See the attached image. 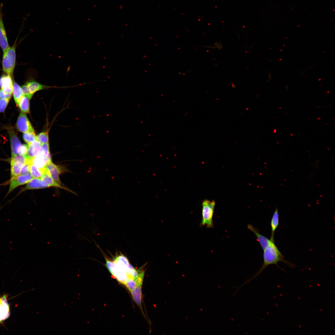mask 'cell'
Instances as JSON below:
<instances>
[{
	"label": "cell",
	"mask_w": 335,
	"mask_h": 335,
	"mask_svg": "<svg viewBox=\"0 0 335 335\" xmlns=\"http://www.w3.org/2000/svg\"><path fill=\"white\" fill-rule=\"evenodd\" d=\"M270 239V241L269 244L263 250V262L261 267L252 277L247 279L239 287V288L259 276L263 270L270 265H275L284 271V270L279 267L278 265V263L279 261L284 262L292 268L295 266L294 265L284 259L283 255L276 245L274 239Z\"/></svg>",
	"instance_id": "1"
},
{
	"label": "cell",
	"mask_w": 335,
	"mask_h": 335,
	"mask_svg": "<svg viewBox=\"0 0 335 335\" xmlns=\"http://www.w3.org/2000/svg\"><path fill=\"white\" fill-rule=\"evenodd\" d=\"M215 205V202L214 200L210 201L205 199L203 201L200 226H206L208 228L213 227V217Z\"/></svg>",
	"instance_id": "2"
},
{
	"label": "cell",
	"mask_w": 335,
	"mask_h": 335,
	"mask_svg": "<svg viewBox=\"0 0 335 335\" xmlns=\"http://www.w3.org/2000/svg\"><path fill=\"white\" fill-rule=\"evenodd\" d=\"M16 54L15 45L9 47L3 52L2 66L3 71L11 76L15 65Z\"/></svg>",
	"instance_id": "3"
},
{
	"label": "cell",
	"mask_w": 335,
	"mask_h": 335,
	"mask_svg": "<svg viewBox=\"0 0 335 335\" xmlns=\"http://www.w3.org/2000/svg\"><path fill=\"white\" fill-rule=\"evenodd\" d=\"M8 295L4 294L0 297V324H3L4 321L10 315V305L7 298Z\"/></svg>",
	"instance_id": "4"
},
{
	"label": "cell",
	"mask_w": 335,
	"mask_h": 335,
	"mask_svg": "<svg viewBox=\"0 0 335 335\" xmlns=\"http://www.w3.org/2000/svg\"><path fill=\"white\" fill-rule=\"evenodd\" d=\"M16 126L18 130L23 133L34 132V130L25 113L21 112L19 116Z\"/></svg>",
	"instance_id": "5"
},
{
	"label": "cell",
	"mask_w": 335,
	"mask_h": 335,
	"mask_svg": "<svg viewBox=\"0 0 335 335\" xmlns=\"http://www.w3.org/2000/svg\"><path fill=\"white\" fill-rule=\"evenodd\" d=\"M45 168L53 180L59 185H61L59 175L62 172V170L60 167L53 163L51 160L47 163Z\"/></svg>",
	"instance_id": "6"
},
{
	"label": "cell",
	"mask_w": 335,
	"mask_h": 335,
	"mask_svg": "<svg viewBox=\"0 0 335 335\" xmlns=\"http://www.w3.org/2000/svg\"><path fill=\"white\" fill-rule=\"evenodd\" d=\"M33 178L29 173L25 175H19L11 179L9 190L7 193L9 194L17 187L27 183Z\"/></svg>",
	"instance_id": "7"
},
{
	"label": "cell",
	"mask_w": 335,
	"mask_h": 335,
	"mask_svg": "<svg viewBox=\"0 0 335 335\" xmlns=\"http://www.w3.org/2000/svg\"><path fill=\"white\" fill-rule=\"evenodd\" d=\"M2 6L0 8V46L4 52L10 46L3 21V14L2 12Z\"/></svg>",
	"instance_id": "8"
},
{
	"label": "cell",
	"mask_w": 335,
	"mask_h": 335,
	"mask_svg": "<svg viewBox=\"0 0 335 335\" xmlns=\"http://www.w3.org/2000/svg\"><path fill=\"white\" fill-rule=\"evenodd\" d=\"M8 130L10 137L11 156H13L18 154V150L21 144L13 129L10 128Z\"/></svg>",
	"instance_id": "9"
},
{
	"label": "cell",
	"mask_w": 335,
	"mask_h": 335,
	"mask_svg": "<svg viewBox=\"0 0 335 335\" xmlns=\"http://www.w3.org/2000/svg\"><path fill=\"white\" fill-rule=\"evenodd\" d=\"M50 186L40 178H34L29 181L21 191L29 190L40 189L49 187Z\"/></svg>",
	"instance_id": "10"
},
{
	"label": "cell",
	"mask_w": 335,
	"mask_h": 335,
	"mask_svg": "<svg viewBox=\"0 0 335 335\" xmlns=\"http://www.w3.org/2000/svg\"><path fill=\"white\" fill-rule=\"evenodd\" d=\"M12 87L13 82L11 76L3 75L0 78V88L4 92L12 94Z\"/></svg>",
	"instance_id": "11"
},
{
	"label": "cell",
	"mask_w": 335,
	"mask_h": 335,
	"mask_svg": "<svg viewBox=\"0 0 335 335\" xmlns=\"http://www.w3.org/2000/svg\"><path fill=\"white\" fill-rule=\"evenodd\" d=\"M247 227L248 229L254 234L261 248L263 250L269 244L270 241V239H268L260 233L258 229L254 227L252 225L248 224Z\"/></svg>",
	"instance_id": "12"
},
{
	"label": "cell",
	"mask_w": 335,
	"mask_h": 335,
	"mask_svg": "<svg viewBox=\"0 0 335 335\" xmlns=\"http://www.w3.org/2000/svg\"><path fill=\"white\" fill-rule=\"evenodd\" d=\"M42 145L37 140L28 145V150L26 155L30 161H31L38 154Z\"/></svg>",
	"instance_id": "13"
},
{
	"label": "cell",
	"mask_w": 335,
	"mask_h": 335,
	"mask_svg": "<svg viewBox=\"0 0 335 335\" xmlns=\"http://www.w3.org/2000/svg\"><path fill=\"white\" fill-rule=\"evenodd\" d=\"M143 283H138L135 288L130 293L136 303L140 307L142 302V287Z\"/></svg>",
	"instance_id": "14"
},
{
	"label": "cell",
	"mask_w": 335,
	"mask_h": 335,
	"mask_svg": "<svg viewBox=\"0 0 335 335\" xmlns=\"http://www.w3.org/2000/svg\"><path fill=\"white\" fill-rule=\"evenodd\" d=\"M51 161V159L47 158L38 154L31 161V162L38 168L44 170L47 163Z\"/></svg>",
	"instance_id": "15"
},
{
	"label": "cell",
	"mask_w": 335,
	"mask_h": 335,
	"mask_svg": "<svg viewBox=\"0 0 335 335\" xmlns=\"http://www.w3.org/2000/svg\"><path fill=\"white\" fill-rule=\"evenodd\" d=\"M25 84L30 93L33 94L37 91L52 87L41 84L35 81H30Z\"/></svg>",
	"instance_id": "16"
},
{
	"label": "cell",
	"mask_w": 335,
	"mask_h": 335,
	"mask_svg": "<svg viewBox=\"0 0 335 335\" xmlns=\"http://www.w3.org/2000/svg\"><path fill=\"white\" fill-rule=\"evenodd\" d=\"M279 216L278 210L276 207L273 213L270 221L271 234L270 239L271 240L274 239V234L275 231L278 227L279 224Z\"/></svg>",
	"instance_id": "17"
},
{
	"label": "cell",
	"mask_w": 335,
	"mask_h": 335,
	"mask_svg": "<svg viewBox=\"0 0 335 335\" xmlns=\"http://www.w3.org/2000/svg\"><path fill=\"white\" fill-rule=\"evenodd\" d=\"M40 179L47 183L50 187L54 186L64 189L69 191H71L67 188L62 186L61 185H59L55 182L50 176L48 172L46 170V169L40 178Z\"/></svg>",
	"instance_id": "18"
},
{
	"label": "cell",
	"mask_w": 335,
	"mask_h": 335,
	"mask_svg": "<svg viewBox=\"0 0 335 335\" xmlns=\"http://www.w3.org/2000/svg\"><path fill=\"white\" fill-rule=\"evenodd\" d=\"M29 100L27 97L24 95L20 99L17 106H19L22 112L24 113H29Z\"/></svg>",
	"instance_id": "19"
},
{
	"label": "cell",
	"mask_w": 335,
	"mask_h": 335,
	"mask_svg": "<svg viewBox=\"0 0 335 335\" xmlns=\"http://www.w3.org/2000/svg\"><path fill=\"white\" fill-rule=\"evenodd\" d=\"M12 93L15 103L17 105L19 101L24 95L21 87L15 82L13 83Z\"/></svg>",
	"instance_id": "20"
},
{
	"label": "cell",
	"mask_w": 335,
	"mask_h": 335,
	"mask_svg": "<svg viewBox=\"0 0 335 335\" xmlns=\"http://www.w3.org/2000/svg\"><path fill=\"white\" fill-rule=\"evenodd\" d=\"M45 169L44 170L41 169L37 167L31 162L30 166V173L33 178H40Z\"/></svg>",
	"instance_id": "21"
},
{
	"label": "cell",
	"mask_w": 335,
	"mask_h": 335,
	"mask_svg": "<svg viewBox=\"0 0 335 335\" xmlns=\"http://www.w3.org/2000/svg\"><path fill=\"white\" fill-rule=\"evenodd\" d=\"M22 167L17 163L11 162V179L19 175Z\"/></svg>",
	"instance_id": "22"
},
{
	"label": "cell",
	"mask_w": 335,
	"mask_h": 335,
	"mask_svg": "<svg viewBox=\"0 0 335 335\" xmlns=\"http://www.w3.org/2000/svg\"><path fill=\"white\" fill-rule=\"evenodd\" d=\"M38 154L49 159H51L48 142L42 145Z\"/></svg>",
	"instance_id": "23"
},
{
	"label": "cell",
	"mask_w": 335,
	"mask_h": 335,
	"mask_svg": "<svg viewBox=\"0 0 335 335\" xmlns=\"http://www.w3.org/2000/svg\"><path fill=\"white\" fill-rule=\"evenodd\" d=\"M23 138L28 145L37 140L36 136L34 132L24 133L23 135Z\"/></svg>",
	"instance_id": "24"
},
{
	"label": "cell",
	"mask_w": 335,
	"mask_h": 335,
	"mask_svg": "<svg viewBox=\"0 0 335 335\" xmlns=\"http://www.w3.org/2000/svg\"><path fill=\"white\" fill-rule=\"evenodd\" d=\"M124 284L131 292L136 286L137 283L135 278L128 277Z\"/></svg>",
	"instance_id": "25"
},
{
	"label": "cell",
	"mask_w": 335,
	"mask_h": 335,
	"mask_svg": "<svg viewBox=\"0 0 335 335\" xmlns=\"http://www.w3.org/2000/svg\"><path fill=\"white\" fill-rule=\"evenodd\" d=\"M36 136L37 140L42 145L48 142V135L47 132H41Z\"/></svg>",
	"instance_id": "26"
},
{
	"label": "cell",
	"mask_w": 335,
	"mask_h": 335,
	"mask_svg": "<svg viewBox=\"0 0 335 335\" xmlns=\"http://www.w3.org/2000/svg\"><path fill=\"white\" fill-rule=\"evenodd\" d=\"M31 163V161H29L23 166L21 169L20 175H25L30 173V166Z\"/></svg>",
	"instance_id": "27"
},
{
	"label": "cell",
	"mask_w": 335,
	"mask_h": 335,
	"mask_svg": "<svg viewBox=\"0 0 335 335\" xmlns=\"http://www.w3.org/2000/svg\"><path fill=\"white\" fill-rule=\"evenodd\" d=\"M10 99H0V113L4 112Z\"/></svg>",
	"instance_id": "28"
},
{
	"label": "cell",
	"mask_w": 335,
	"mask_h": 335,
	"mask_svg": "<svg viewBox=\"0 0 335 335\" xmlns=\"http://www.w3.org/2000/svg\"><path fill=\"white\" fill-rule=\"evenodd\" d=\"M23 95L26 96L29 99L32 97L33 94L30 92L26 84L23 85L21 87Z\"/></svg>",
	"instance_id": "29"
},
{
	"label": "cell",
	"mask_w": 335,
	"mask_h": 335,
	"mask_svg": "<svg viewBox=\"0 0 335 335\" xmlns=\"http://www.w3.org/2000/svg\"><path fill=\"white\" fill-rule=\"evenodd\" d=\"M28 150V145L25 144H21L18 150V154L26 155Z\"/></svg>",
	"instance_id": "30"
},
{
	"label": "cell",
	"mask_w": 335,
	"mask_h": 335,
	"mask_svg": "<svg viewBox=\"0 0 335 335\" xmlns=\"http://www.w3.org/2000/svg\"><path fill=\"white\" fill-rule=\"evenodd\" d=\"M11 96L12 94L5 93L2 89H0V99H10Z\"/></svg>",
	"instance_id": "31"
}]
</instances>
